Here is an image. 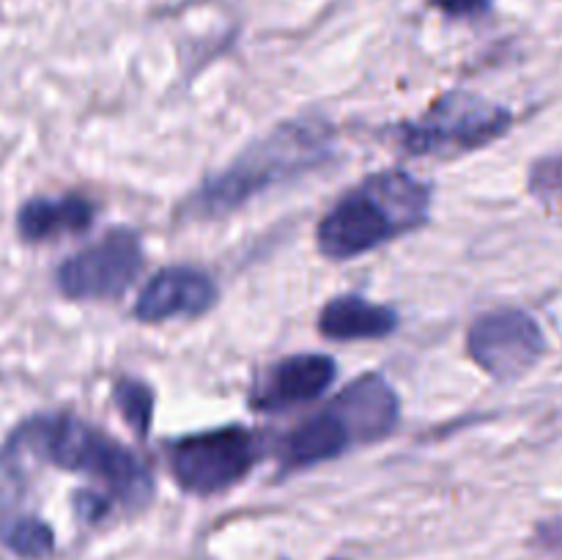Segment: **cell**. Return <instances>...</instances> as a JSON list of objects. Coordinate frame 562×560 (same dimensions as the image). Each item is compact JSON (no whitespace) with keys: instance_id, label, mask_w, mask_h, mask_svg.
Returning <instances> with one entry per match:
<instances>
[{"instance_id":"obj_1","label":"cell","mask_w":562,"mask_h":560,"mask_svg":"<svg viewBox=\"0 0 562 560\" xmlns=\"http://www.w3.org/2000/svg\"><path fill=\"white\" fill-rule=\"evenodd\" d=\"M33 459L58 470L80 472L102 483L104 494L126 508H140L151 497V472L119 439L108 437L97 426L71 412L31 417L3 448L0 459Z\"/></svg>"},{"instance_id":"obj_2","label":"cell","mask_w":562,"mask_h":560,"mask_svg":"<svg viewBox=\"0 0 562 560\" xmlns=\"http://www.w3.org/2000/svg\"><path fill=\"white\" fill-rule=\"evenodd\" d=\"M431 217V187L406 170H379L346 192L318 223V250L335 261L357 258L423 228Z\"/></svg>"},{"instance_id":"obj_3","label":"cell","mask_w":562,"mask_h":560,"mask_svg":"<svg viewBox=\"0 0 562 560\" xmlns=\"http://www.w3.org/2000/svg\"><path fill=\"white\" fill-rule=\"evenodd\" d=\"M329 154H333V135L327 124L291 121L247 148L223 173L198 187L195 195L184 203V214L195 220L223 217L269 187L318 168Z\"/></svg>"},{"instance_id":"obj_4","label":"cell","mask_w":562,"mask_h":560,"mask_svg":"<svg viewBox=\"0 0 562 560\" xmlns=\"http://www.w3.org/2000/svg\"><path fill=\"white\" fill-rule=\"evenodd\" d=\"M514 124L508 108L467 91L439 97L417 121L393 130L401 152L412 157H448V154L477 152L499 141Z\"/></svg>"},{"instance_id":"obj_5","label":"cell","mask_w":562,"mask_h":560,"mask_svg":"<svg viewBox=\"0 0 562 560\" xmlns=\"http://www.w3.org/2000/svg\"><path fill=\"white\" fill-rule=\"evenodd\" d=\"M258 439L245 426L190 434L170 448V472L181 492L209 497L239 483L258 461Z\"/></svg>"},{"instance_id":"obj_6","label":"cell","mask_w":562,"mask_h":560,"mask_svg":"<svg viewBox=\"0 0 562 560\" xmlns=\"http://www.w3.org/2000/svg\"><path fill=\"white\" fill-rule=\"evenodd\" d=\"M140 269V236L130 228H115L66 258L55 272V283L69 300H119L135 283Z\"/></svg>"},{"instance_id":"obj_7","label":"cell","mask_w":562,"mask_h":560,"mask_svg":"<svg viewBox=\"0 0 562 560\" xmlns=\"http://www.w3.org/2000/svg\"><path fill=\"white\" fill-rule=\"evenodd\" d=\"M467 351L497 382L530 373L547 355V335L536 316L519 307L483 313L467 333Z\"/></svg>"},{"instance_id":"obj_8","label":"cell","mask_w":562,"mask_h":560,"mask_svg":"<svg viewBox=\"0 0 562 560\" xmlns=\"http://www.w3.org/2000/svg\"><path fill=\"white\" fill-rule=\"evenodd\" d=\"M338 377V366L327 355H291L274 362L256 390L250 393V406L258 412H285L294 406L316 401L329 390Z\"/></svg>"},{"instance_id":"obj_9","label":"cell","mask_w":562,"mask_h":560,"mask_svg":"<svg viewBox=\"0 0 562 560\" xmlns=\"http://www.w3.org/2000/svg\"><path fill=\"white\" fill-rule=\"evenodd\" d=\"M217 300V283L203 269L165 267L143 285L135 302V318L146 324L181 316H201Z\"/></svg>"},{"instance_id":"obj_10","label":"cell","mask_w":562,"mask_h":560,"mask_svg":"<svg viewBox=\"0 0 562 560\" xmlns=\"http://www.w3.org/2000/svg\"><path fill=\"white\" fill-rule=\"evenodd\" d=\"M329 404L344 415L355 445L379 443L398 426L401 401L382 373H362Z\"/></svg>"},{"instance_id":"obj_11","label":"cell","mask_w":562,"mask_h":560,"mask_svg":"<svg viewBox=\"0 0 562 560\" xmlns=\"http://www.w3.org/2000/svg\"><path fill=\"white\" fill-rule=\"evenodd\" d=\"M349 448H355V437L344 415L333 404H327L318 415H311L300 426L291 428L289 437L283 439V448H280L283 475L338 459Z\"/></svg>"},{"instance_id":"obj_12","label":"cell","mask_w":562,"mask_h":560,"mask_svg":"<svg viewBox=\"0 0 562 560\" xmlns=\"http://www.w3.org/2000/svg\"><path fill=\"white\" fill-rule=\"evenodd\" d=\"M97 209L86 195L31 198L16 214V231L25 242H49L58 236L86 234Z\"/></svg>"},{"instance_id":"obj_13","label":"cell","mask_w":562,"mask_h":560,"mask_svg":"<svg viewBox=\"0 0 562 560\" xmlns=\"http://www.w3.org/2000/svg\"><path fill=\"white\" fill-rule=\"evenodd\" d=\"M398 327V313L357 294L335 296L318 316V329L333 340H376L387 338Z\"/></svg>"},{"instance_id":"obj_14","label":"cell","mask_w":562,"mask_h":560,"mask_svg":"<svg viewBox=\"0 0 562 560\" xmlns=\"http://www.w3.org/2000/svg\"><path fill=\"white\" fill-rule=\"evenodd\" d=\"M0 541L20 558L42 560L53 555L55 533L38 516H11V519L0 522Z\"/></svg>"},{"instance_id":"obj_15","label":"cell","mask_w":562,"mask_h":560,"mask_svg":"<svg viewBox=\"0 0 562 560\" xmlns=\"http://www.w3.org/2000/svg\"><path fill=\"white\" fill-rule=\"evenodd\" d=\"M113 401L124 421L130 423L137 437H148L154 423V393L146 382L132 377H121L113 384Z\"/></svg>"},{"instance_id":"obj_16","label":"cell","mask_w":562,"mask_h":560,"mask_svg":"<svg viewBox=\"0 0 562 560\" xmlns=\"http://www.w3.org/2000/svg\"><path fill=\"white\" fill-rule=\"evenodd\" d=\"M530 192L543 203H562V154H549L530 168Z\"/></svg>"},{"instance_id":"obj_17","label":"cell","mask_w":562,"mask_h":560,"mask_svg":"<svg viewBox=\"0 0 562 560\" xmlns=\"http://www.w3.org/2000/svg\"><path fill=\"white\" fill-rule=\"evenodd\" d=\"M431 3L442 14L459 16V20H464V16H481L492 9V0H431Z\"/></svg>"}]
</instances>
